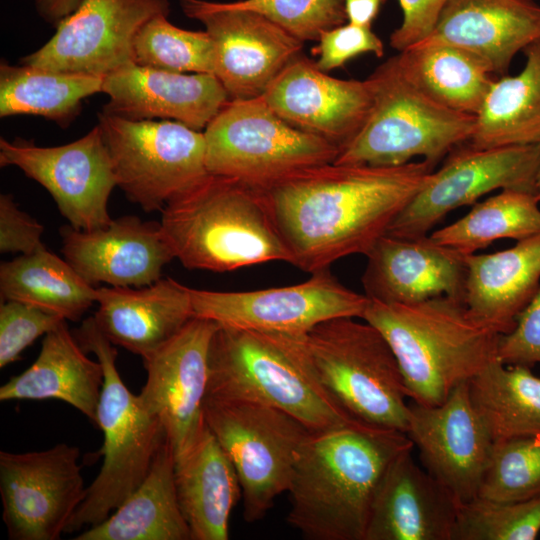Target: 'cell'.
Wrapping results in <instances>:
<instances>
[{
  "mask_svg": "<svg viewBox=\"0 0 540 540\" xmlns=\"http://www.w3.org/2000/svg\"><path fill=\"white\" fill-rule=\"evenodd\" d=\"M424 160L398 166L327 163L263 189L291 264L314 273L367 253L426 183Z\"/></svg>",
  "mask_w": 540,
  "mask_h": 540,
  "instance_id": "cell-1",
  "label": "cell"
},
{
  "mask_svg": "<svg viewBox=\"0 0 540 540\" xmlns=\"http://www.w3.org/2000/svg\"><path fill=\"white\" fill-rule=\"evenodd\" d=\"M413 448L406 433L357 420L311 431L298 452L287 491L288 524L309 540H364L384 473Z\"/></svg>",
  "mask_w": 540,
  "mask_h": 540,
  "instance_id": "cell-2",
  "label": "cell"
},
{
  "mask_svg": "<svg viewBox=\"0 0 540 540\" xmlns=\"http://www.w3.org/2000/svg\"><path fill=\"white\" fill-rule=\"evenodd\" d=\"M362 320L390 345L412 402L435 406L497 359L501 334L464 301L441 296L411 304L370 300Z\"/></svg>",
  "mask_w": 540,
  "mask_h": 540,
  "instance_id": "cell-3",
  "label": "cell"
},
{
  "mask_svg": "<svg viewBox=\"0 0 540 540\" xmlns=\"http://www.w3.org/2000/svg\"><path fill=\"white\" fill-rule=\"evenodd\" d=\"M161 212L174 257L188 269L229 272L272 261L291 263L258 186L209 174Z\"/></svg>",
  "mask_w": 540,
  "mask_h": 540,
  "instance_id": "cell-4",
  "label": "cell"
},
{
  "mask_svg": "<svg viewBox=\"0 0 540 540\" xmlns=\"http://www.w3.org/2000/svg\"><path fill=\"white\" fill-rule=\"evenodd\" d=\"M206 396L268 405L312 431L355 421L320 382L306 336L219 326L210 346Z\"/></svg>",
  "mask_w": 540,
  "mask_h": 540,
  "instance_id": "cell-5",
  "label": "cell"
},
{
  "mask_svg": "<svg viewBox=\"0 0 540 540\" xmlns=\"http://www.w3.org/2000/svg\"><path fill=\"white\" fill-rule=\"evenodd\" d=\"M76 336L86 351L95 354L103 368L97 426L104 434L101 450L104 459L65 533L104 521L142 483L166 441L160 419L122 380L115 345L99 329L94 317L83 321Z\"/></svg>",
  "mask_w": 540,
  "mask_h": 540,
  "instance_id": "cell-6",
  "label": "cell"
},
{
  "mask_svg": "<svg viewBox=\"0 0 540 540\" xmlns=\"http://www.w3.org/2000/svg\"><path fill=\"white\" fill-rule=\"evenodd\" d=\"M366 81L372 93L371 111L334 163L398 166L422 157L435 167L469 141L475 115L447 108L417 89L401 74L394 57Z\"/></svg>",
  "mask_w": 540,
  "mask_h": 540,
  "instance_id": "cell-7",
  "label": "cell"
},
{
  "mask_svg": "<svg viewBox=\"0 0 540 540\" xmlns=\"http://www.w3.org/2000/svg\"><path fill=\"white\" fill-rule=\"evenodd\" d=\"M317 376L353 419L407 432L410 407L397 359L381 332L355 317H339L306 335Z\"/></svg>",
  "mask_w": 540,
  "mask_h": 540,
  "instance_id": "cell-8",
  "label": "cell"
},
{
  "mask_svg": "<svg viewBox=\"0 0 540 540\" xmlns=\"http://www.w3.org/2000/svg\"><path fill=\"white\" fill-rule=\"evenodd\" d=\"M203 133L210 174L258 187L332 163L340 152L324 139L285 122L262 97L229 100Z\"/></svg>",
  "mask_w": 540,
  "mask_h": 540,
  "instance_id": "cell-9",
  "label": "cell"
},
{
  "mask_svg": "<svg viewBox=\"0 0 540 540\" xmlns=\"http://www.w3.org/2000/svg\"><path fill=\"white\" fill-rule=\"evenodd\" d=\"M203 415L237 472L244 520H261L288 491L298 452L312 430L280 409L245 400L206 396Z\"/></svg>",
  "mask_w": 540,
  "mask_h": 540,
  "instance_id": "cell-10",
  "label": "cell"
},
{
  "mask_svg": "<svg viewBox=\"0 0 540 540\" xmlns=\"http://www.w3.org/2000/svg\"><path fill=\"white\" fill-rule=\"evenodd\" d=\"M117 186L144 211H162L210 173L203 131L173 120L98 114Z\"/></svg>",
  "mask_w": 540,
  "mask_h": 540,
  "instance_id": "cell-11",
  "label": "cell"
},
{
  "mask_svg": "<svg viewBox=\"0 0 540 540\" xmlns=\"http://www.w3.org/2000/svg\"><path fill=\"white\" fill-rule=\"evenodd\" d=\"M194 317L219 326L306 336L318 324L362 316L370 299L341 284L328 269L299 284L254 291H211L189 287Z\"/></svg>",
  "mask_w": 540,
  "mask_h": 540,
  "instance_id": "cell-12",
  "label": "cell"
},
{
  "mask_svg": "<svg viewBox=\"0 0 540 540\" xmlns=\"http://www.w3.org/2000/svg\"><path fill=\"white\" fill-rule=\"evenodd\" d=\"M539 166V143L495 148L462 144L448 154L439 170L429 175L386 234L404 238L427 236L451 211L474 205L497 189L536 194Z\"/></svg>",
  "mask_w": 540,
  "mask_h": 540,
  "instance_id": "cell-13",
  "label": "cell"
},
{
  "mask_svg": "<svg viewBox=\"0 0 540 540\" xmlns=\"http://www.w3.org/2000/svg\"><path fill=\"white\" fill-rule=\"evenodd\" d=\"M80 450L59 443L0 452L2 518L10 540H58L85 499Z\"/></svg>",
  "mask_w": 540,
  "mask_h": 540,
  "instance_id": "cell-14",
  "label": "cell"
},
{
  "mask_svg": "<svg viewBox=\"0 0 540 540\" xmlns=\"http://www.w3.org/2000/svg\"><path fill=\"white\" fill-rule=\"evenodd\" d=\"M0 165L15 166L42 185L61 215L76 229L94 230L113 220L108 201L117 181L98 124L83 137L60 146L42 147L22 138H1Z\"/></svg>",
  "mask_w": 540,
  "mask_h": 540,
  "instance_id": "cell-15",
  "label": "cell"
},
{
  "mask_svg": "<svg viewBox=\"0 0 540 540\" xmlns=\"http://www.w3.org/2000/svg\"><path fill=\"white\" fill-rule=\"evenodd\" d=\"M183 13L201 22L215 49L214 75L230 100L261 97L296 57L304 42L267 17L230 2L178 0Z\"/></svg>",
  "mask_w": 540,
  "mask_h": 540,
  "instance_id": "cell-16",
  "label": "cell"
},
{
  "mask_svg": "<svg viewBox=\"0 0 540 540\" xmlns=\"http://www.w3.org/2000/svg\"><path fill=\"white\" fill-rule=\"evenodd\" d=\"M169 13L168 0H82L20 64L105 77L135 63L134 40L141 27Z\"/></svg>",
  "mask_w": 540,
  "mask_h": 540,
  "instance_id": "cell-17",
  "label": "cell"
},
{
  "mask_svg": "<svg viewBox=\"0 0 540 540\" xmlns=\"http://www.w3.org/2000/svg\"><path fill=\"white\" fill-rule=\"evenodd\" d=\"M219 325L193 317L172 338L143 358L147 378L139 396L165 430L175 457L205 426L203 405L209 352Z\"/></svg>",
  "mask_w": 540,
  "mask_h": 540,
  "instance_id": "cell-18",
  "label": "cell"
},
{
  "mask_svg": "<svg viewBox=\"0 0 540 540\" xmlns=\"http://www.w3.org/2000/svg\"><path fill=\"white\" fill-rule=\"evenodd\" d=\"M406 434L422 465L459 503L478 496L494 441L475 411L468 382L442 403H409Z\"/></svg>",
  "mask_w": 540,
  "mask_h": 540,
  "instance_id": "cell-19",
  "label": "cell"
},
{
  "mask_svg": "<svg viewBox=\"0 0 540 540\" xmlns=\"http://www.w3.org/2000/svg\"><path fill=\"white\" fill-rule=\"evenodd\" d=\"M261 97L285 122L340 151L361 130L373 103L366 80L331 77L302 54L280 72Z\"/></svg>",
  "mask_w": 540,
  "mask_h": 540,
  "instance_id": "cell-20",
  "label": "cell"
},
{
  "mask_svg": "<svg viewBox=\"0 0 540 540\" xmlns=\"http://www.w3.org/2000/svg\"><path fill=\"white\" fill-rule=\"evenodd\" d=\"M64 259L89 284L144 287L162 278L175 259L160 222L137 216L113 219L94 230L60 229Z\"/></svg>",
  "mask_w": 540,
  "mask_h": 540,
  "instance_id": "cell-21",
  "label": "cell"
},
{
  "mask_svg": "<svg viewBox=\"0 0 540 540\" xmlns=\"http://www.w3.org/2000/svg\"><path fill=\"white\" fill-rule=\"evenodd\" d=\"M104 113L131 120H173L204 131L230 100L213 74L126 65L104 77Z\"/></svg>",
  "mask_w": 540,
  "mask_h": 540,
  "instance_id": "cell-22",
  "label": "cell"
},
{
  "mask_svg": "<svg viewBox=\"0 0 540 540\" xmlns=\"http://www.w3.org/2000/svg\"><path fill=\"white\" fill-rule=\"evenodd\" d=\"M465 256L434 242L429 235L404 238L385 234L366 255L364 294L370 300L390 304L441 296L464 301Z\"/></svg>",
  "mask_w": 540,
  "mask_h": 540,
  "instance_id": "cell-23",
  "label": "cell"
},
{
  "mask_svg": "<svg viewBox=\"0 0 540 540\" xmlns=\"http://www.w3.org/2000/svg\"><path fill=\"white\" fill-rule=\"evenodd\" d=\"M401 453L374 495L364 540H452L459 503L412 457Z\"/></svg>",
  "mask_w": 540,
  "mask_h": 540,
  "instance_id": "cell-24",
  "label": "cell"
},
{
  "mask_svg": "<svg viewBox=\"0 0 540 540\" xmlns=\"http://www.w3.org/2000/svg\"><path fill=\"white\" fill-rule=\"evenodd\" d=\"M424 40L466 49L501 77L519 51L540 40V5L535 0H448Z\"/></svg>",
  "mask_w": 540,
  "mask_h": 540,
  "instance_id": "cell-25",
  "label": "cell"
},
{
  "mask_svg": "<svg viewBox=\"0 0 540 540\" xmlns=\"http://www.w3.org/2000/svg\"><path fill=\"white\" fill-rule=\"evenodd\" d=\"M93 316L114 345L143 358L194 317L189 287L167 277L144 287H99Z\"/></svg>",
  "mask_w": 540,
  "mask_h": 540,
  "instance_id": "cell-26",
  "label": "cell"
},
{
  "mask_svg": "<svg viewBox=\"0 0 540 540\" xmlns=\"http://www.w3.org/2000/svg\"><path fill=\"white\" fill-rule=\"evenodd\" d=\"M174 476L191 540L229 539L230 515L242 489L233 464L207 424L175 457Z\"/></svg>",
  "mask_w": 540,
  "mask_h": 540,
  "instance_id": "cell-27",
  "label": "cell"
},
{
  "mask_svg": "<svg viewBox=\"0 0 540 540\" xmlns=\"http://www.w3.org/2000/svg\"><path fill=\"white\" fill-rule=\"evenodd\" d=\"M465 260L469 312L499 334L509 333L540 287V234L505 250L466 255Z\"/></svg>",
  "mask_w": 540,
  "mask_h": 540,
  "instance_id": "cell-28",
  "label": "cell"
},
{
  "mask_svg": "<svg viewBox=\"0 0 540 540\" xmlns=\"http://www.w3.org/2000/svg\"><path fill=\"white\" fill-rule=\"evenodd\" d=\"M103 381L101 363L86 355L64 321L44 335L33 364L0 387V400H60L97 425Z\"/></svg>",
  "mask_w": 540,
  "mask_h": 540,
  "instance_id": "cell-29",
  "label": "cell"
},
{
  "mask_svg": "<svg viewBox=\"0 0 540 540\" xmlns=\"http://www.w3.org/2000/svg\"><path fill=\"white\" fill-rule=\"evenodd\" d=\"M175 455L160 447L142 483L102 522L74 540H191L175 486Z\"/></svg>",
  "mask_w": 540,
  "mask_h": 540,
  "instance_id": "cell-30",
  "label": "cell"
},
{
  "mask_svg": "<svg viewBox=\"0 0 540 540\" xmlns=\"http://www.w3.org/2000/svg\"><path fill=\"white\" fill-rule=\"evenodd\" d=\"M393 57L417 89L447 108L471 115L478 113L495 79L483 59L448 43L423 40Z\"/></svg>",
  "mask_w": 540,
  "mask_h": 540,
  "instance_id": "cell-31",
  "label": "cell"
},
{
  "mask_svg": "<svg viewBox=\"0 0 540 540\" xmlns=\"http://www.w3.org/2000/svg\"><path fill=\"white\" fill-rule=\"evenodd\" d=\"M523 70L492 82L467 142L476 148L540 143V40L523 49Z\"/></svg>",
  "mask_w": 540,
  "mask_h": 540,
  "instance_id": "cell-32",
  "label": "cell"
},
{
  "mask_svg": "<svg viewBox=\"0 0 540 540\" xmlns=\"http://www.w3.org/2000/svg\"><path fill=\"white\" fill-rule=\"evenodd\" d=\"M1 300L36 306L78 321L97 300V288L65 260L43 247L0 265Z\"/></svg>",
  "mask_w": 540,
  "mask_h": 540,
  "instance_id": "cell-33",
  "label": "cell"
},
{
  "mask_svg": "<svg viewBox=\"0 0 540 540\" xmlns=\"http://www.w3.org/2000/svg\"><path fill=\"white\" fill-rule=\"evenodd\" d=\"M104 77L20 64H0V117L33 115L69 126L82 101L102 92Z\"/></svg>",
  "mask_w": 540,
  "mask_h": 540,
  "instance_id": "cell-34",
  "label": "cell"
},
{
  "mask_svg": "<svg viewBox=\"0 0 540 540\" xmlns=\"http://www.w3.org/2000/svg\"><path fill=\"white\" fill-rule=\"evenodd\" d=\"M470 401L494 442L540 436V377L498 358L468 382Z\"/></svg>",
  "mask_w": 540,
  "mask_h": 540,
  "instance_id": "cell-35",
  "label": "cell"
},
{
  "mask_svg": "<svg viewBox=\"0 0 540 540\" xmlns=\"http://www.w3.org/2000/svg\"><path fill=\"white\" fill-rule=\"evenodd\" d=\"M540 234V202L535 193L504 189L477 202L471 210L429 234L464 255L477 253L501 239L516 241Z\"/></svg>",
  "mask_w": 540,
  "mask_h": 540,
  "instance_id": "cell-36",
  "label": "cell"
},
{
  "mask_svg": "<svg viewBox=\"0 0 540 540\" xmlns=\"http://www.w3.org/2000/svg\"><path fill=\"white\" fill-rule=\"evenodd\" d=\"M156 15L147 21L134 40L137 65L179 73L213 74L214 44L206 31L179 28Z\"/></svg>",
  "mask_w": 540,
  "mask_h": 540,
  "instance_id": "cell-37",
  "label": "cell"
},
{
  "mask_svg": "<svg viewBox=\"0 0 540 540\" xmlns=\"http://www.w3.org/2000/svg\"><path fill=\"white\" fill-rule=\"evenodd\" d=\"M540 496V436L494 442L478 496L516 502Z\"/></svg>",
  "mask_w": 540,
  "mask_h": 540,
  "instance_id": "cell-38",
  "label": "cell"
},
{
  "mask_svg": "<svg viewBox=\"0 0 540 540\" xmlns=\"http://www.w3.org/2000/svg\"><path fill=\"white\" fill-rule=\"evenodd\" d=\"M540 533V496L516 502L480 497L459 504L452 540H534Z\"/></svg>",
  "mask_w": 540,
  "mask_h": 540,
  "instance_id": "cell-39",
  "label": "cell"
},
{
  "mask_svg": "<svg viewBox=\"0 0 540 540\" xmlns=\"http://www.w3.org/2000/svg\"><path fill=\"white\" fill-rule=\"evenodd\" d=\"M237 8L255 11L302 42L318 41L347 20L344 0H239Z\"/></svg>",
  "mask_w": 540,
  "mask_h": 540,
  "instance_id": "cell-40",
  "label": "cell"
},
{
  "mask_svg": "<svg viewBox=\"0 0 540 540\" xmlns=\"http://www.w3.org/2000/svg\"><path fill=\"white\" fill-rule=\"evenodd\" d=\"M65 319L36 306L1 300L0 368L19 360L21 353L38 337L55 329Z\"/></svg>",
  "mask_w": 540,
  "mask_h": 540,
  "instance_id": "cell-41",
  "label": "cell"
},
{
  "mask_svg": "<svg viewBox=\"0 0 540 540\" xmlns=\"http://www.w3.org/2000/svg\"><path fill=\"white\" fill-rule=\"evenodd\" d=\"M318 42L319 58L315 65L324 72L342 67L360 54L372 53L377 57L384 54V44L371 27L350 22L325 31Z\"/></svg>",
  "mask_w": 540,
  "mask_h": 540,
  "instance_id": "cell-42",
  "label": "cell"
},
{
  "mask_svg": "<svg viewBox=\"0 0 540 540\" xmlns=\"http://www.w3.org/2000/svg\"><path fill=\"white\" fill-rule=\"evenodd\" d=\"M497 358L506 365L540 363V287L516 318L515 327L499 338Z\"/></svg>",
  "mask_w": 540,
  "mask_h": 540,
  "instance_id": "cell-43",
  "label": "cell"
},
{
  "mask_svg": "<svg viewBox=\"0 0 540 540\" xmlns=\"http://www.w3.org/2000/svg\"><path fill=\"white\" fill-rule=\"evenodd\" d=\"M44 227L20 210L11 194L0 195V252L33 253L45 245L41 241Z\"/></svg>",
  "mask_w": 540,
  "mask_h": 540,
  "instance_id": "cell-44",
  "label": "cell"
},
{
  "mask_svg": "<svg viewBox=\"0 0 540 540\" xmlns=\"http://www.w3.org/2000/svg\"><path fill=\"white\" fill-rule=\"evenodd\" d=\"M398 2L403 20L391 33L389 44L400 52L431 34L448 0H398Z\"/></svg>",
  "mask_w": 540,
  "mask_h": 540,
  "instance_id": "cell-45",
  "label": "cell"
},
{
  "mask_svg": "<svg viewBox=\"0 0 540 540\" xmlns=\"http://www.w3.org/2000/svg\"><path fill=\"white\" fill-rule=\"evenodd\" d=\"M385 0H344L348 22L371 27Z\"/></svg>",
  "mask_w": 540,
  "mask_h": 540,
  "instance_id": "cell-46",
  "label": "cell"
},
{
  "mask_svg": "<svg viewBox=\"0 0 540 540\" xmlns=\"http://www.w3.org/2000/svg\"><path fill=\"white\" fill-rule=\"evenodd\" d=\"M82 0H34L38 15L47 23L56 27L71 14Z\"/></svg>",
  "mask_w": 540,
  "mask_h": 540,
  "instance_id": "cell-47",
  "label": "cell"
},
{
  "mask_svg": "<svg viewBox=\"0 0 540 540\" xmlns=\"http://www.w3.org/2000/svg\"><path fill=\"white\" fill-rule=\"evenodd\" d=\"M536 195L538 196V199H539V202H540V166H539V169H538L537 180H536Z\"/></svg>",
  "mask_w": 540,
  "mask_h": 540,
  "instance_id": "cell-48",
  "label": "cell"
}]
</instances>
